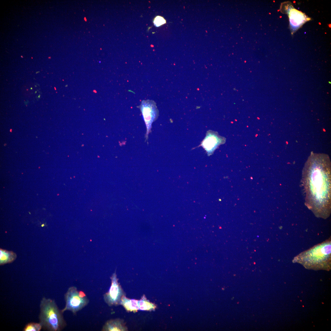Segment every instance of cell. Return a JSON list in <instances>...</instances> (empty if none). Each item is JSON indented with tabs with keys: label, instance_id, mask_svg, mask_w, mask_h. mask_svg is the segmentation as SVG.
Returning a JSON list of instances; mask_svg holds the SVG:
<instances>
[{
	"label": "cell",
	"instance_id": "7a4b0ae2",
	"mask_svg": "<svg viewBox=\"0 0 331 331\" xmlns=\"http://www.w3.org/2000/svg\"><path fill=\"white\" fill-rule=\"evenodd\" d=\"M331 259V239L323 242L300 253L293 260V262L302 264L307 269H330Z\"/></svg>",
	"mask_w": 331,
	"mask_h": 331
},
{
	"label": "cell",
	"instance_id": "ba28073f",
	"mask_svg": "<svg viewBox=\"0 0 331 331\" xmlns=\"http://www.w3.org/2000/svg\"><path fill=\"white\" fill-rule=\"evenodd\" d=\"M289 11L288 15L290 23L293 27L298 28L308 20V18L304 14L296 9H291Z\"/></svg>",
	"mask_w": 331,
	"mask_h": 331
},
{
	"label": "cell",
	"instance_id": "30bf717a",
	"mask_svg": "<svg viewBox=\"0 0 331 331\" xmlns=\"http://www.w3.org/2000/svg\"><path fill=\"white\" fill-rule=\"evenodd\" d=\"M138 303V300L129 299L124 296L121 300L120 304L122 305L127 311L136 312L139 310Z\"/></svg>",
	"mask_w": 331,
	"mask_h": 331
},
{
	"label": "cell",
	"instance_id": "277c9868",
	"mask_svg": "<svg viewBox=\"0 0 331 331\" xmlns=\"http://www.w3.org/2000/svg\"><path fill=\"white\" fill-rule=\"evenodd\" d=\"M64 298L65 305L61 310L62 312L63 313L66 311H70L74 315L86 306L89 302L83 291H78L74 286L68 288Z\"/></svg>",
	"mask_w": 331,
	"mask_h": 331
},
{
	"label": "cell",
	"instance_id": "9c48e42d",
	"mask_svg": "<svg viewBox=\"0 0 331 331\" xmlns=\"http://www.w3.org/2000/svg\"><path fill=\"white\" fill-rule=\"evenodd\" d=\"M127 328L123 320L120 318L107 321L103 325L102 331H127Z\"/></svg>",
	"mask_w": 331,
	"mask_h": 331
},
{
	"label": "cell",
	"instance_id": "52a82bcc",
	"mask_svg": "<svg viewBox=\"0 0 331 331\" xmlns=\"http://www.w3.org/2000/svg\"><path fill=\"white\" fill-rule=\"evenodd\" d=\"M225 142L224 138L219 136L216 132L211 131L207 132L202 145L208 154H211L220 145Z\"/></svg>",
	"mask_w": 331,
	"mask_h": 331
},
{
	"label": "cell",
	"instance_id": "7c38bea8",
	"mask_svg": "<svg viewBox=\"0 0 331 331\" xmlns=\"http://www.w3.org/2000/svg\"><path fill=\"white\" fill-rule=\"evenodd\" d=\"M139 310H142L151 311L154 310L156 306L154 303L150 302L147 299L145 296H143L138 301Z\"/></svg>",
	"mask_w": 331,
	"mask_h": 331
},
{
	"label": "cell",
	"instance_id": "8992f818",
	"mask_svg": "<svg viewBox=\"0 0 331 331\" xmlns=\"http://www.w3.org/2000/svg\"><path fill=\"white\" fill-rule=\"evenodd\" d=\"M111 285L108 291L103 295L105 302L109 306H116L120 304L125 294L120 284L116 271L110 277Z\"/></svg>",
	"mask_w": 331,
	"mask_h": 331
},
{
	"label": "cell",
	"instance_id": "5bb4252c",
	"mask_svg": "<svg viewBox=\"0 0 331 331\" xmlns=\"http://www.w3.org/2000/svg\"><path fill=\"white\" fill-rule=\"evenodd\" d=\"M166 23L165 19L162 17L159 16L156 17L153 21L154 25L157 27L160 26Z\"/></svg>",
	"mask_w": 331,
	"mask_h": 331
},
{
	"label": "cell",
	"instance_id": "5b68a950",
	"mask_svg": "<svg viewBox=\"0 0 331 331\" xmlns=\"http://www.w3.org/2000/svg\"><path fill=\"white\" fill-rule=\"evenodd\" d=\"M139 108L146 126L145 138L146 140H147L148 135L151 132L152 124L158 116V111L155 102L149 100L143 101Z\"/></svg>",
	"mask_w": 331,
	"mask_h": 331
},
{
	"label": "cell",
	"instance_id": "3957f363",
	"mask_svg": "<svg viewBox=\"0 0 331 331\" xmlns=\"http://www.w3.org/2000/svg\"><path fill=\"white\" fill-rule=\"evenodd\" d=\"M39 322L44 330L61 331L67 325L63 313L57 306L55 301L43 297L40 305Z\"/></svg>",
	"mask_w": 331,
	"mask_h": 331
},
{
	"label": "cell",
	"instance_id": "8fae6325",
	"mask_svg": "<svg viewBox=\"0 0 331 331\" xmlns=\"http://www.w3.org/2000/svg\"><path fill=\"white\" fill-rule=\"evenodd\" d=\"M16 257V254L13 252L0 249V265L11 263Z\"/></svg>",
	"mask_w": 331,
	"mask_h": 331
},
{
	"label": "cell",
	"instance_id": "6da1fadb",
	"mask_svg": "<svg viewBox=\"0 0 331 331\" xmlns=\"http://www.w3.org/2000/svg\"><path fill=\"white\" fill-rule=\"evenodd\" d=\"M329 157L313 154L303 168L305 204L317 217L326 219L331 213V169Z\"/></svg>",
	"mask_w": 331,
	"mask_h": 331
},
{
	"label": "cell",
	"instance_id": "4fadbf2b",
	"mask_svg": "<svg viewBox=\"0 0 331 331\" xmlns=\"http://www.w3.org/2000/svg\"><path fill=\"white\" fill-rule=\"evenodd\" d=\"M42 326L39 323L31 322L27 324L24 328L23 331H40Z\"/></svg>",
	"mask_w": 331,
	"mask_h": 331
}]
</instances>
